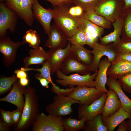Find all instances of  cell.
<instances>
[{"mask_svg":"<svg viewBox=\"0 0 131 131\" xmlns=\"http://www.w3.org/2000/svg\"><path fill=\"white\" fill-rule=\"evenodd\" d=\"M53 100L52 102L46 107L45 111L49 114L58 116L70 115L73 111L72 105L79 103L78 101L61 94H57Z\"/></svg>","mask_w":131,"mask_h":131,"instance_id":"obj_5","label":"cell"},{"mask_svg":"<svg viewBox=\"0 0 131 131\" xmlns=\"http://www.w3.org/2000/svg\"><path fill=\"white\" fill-rule=\"evenodd\" d=\"M71 54L78 61L89 66L92 63L93 56L91 51L86 49L83 46L71 45Z\"/></svg>","mask_w":131,"mask_h":131,"instance_id":"obj_24","label":"cell"},{"mask_svg":"<svg viewBox=\"0 0 131 131\" xmlns=\"http://www.w3.org/2000/svg\"><path fill=\"white\" fill-rule=\"evenodd\" d=\"M123 19L121 39L124 41H131V8H125Z\"/></svg>","mask_w":131,"mask_h":131,"instance_id":"obj_27","label":"cell"},{"mask_svg":"<svg viewBox=\"0 0 131 131\" xmlns=\"http://www.w3.org/2000/svg\"><path fill=\"white\" fill-rule=\"evenodd\" d=\"M37 0H4L6 6L14 11L18 17L29 26L34 18L33 7Z\"/></svg>","mask_w":131,"mask_h":131,"instance_id":"obj_6","label":"cell"},{"mask_svg":"<svg viewBox=\"0 0 131 131\" xmlns=\"http://www.w3.org/2000/svg\"><path fill=\"white\" fill-rule=\"evenodd\" d=\"M119 60H124L131 62V53L126 52H118L117 57L114 61Z\"/></svg>","mask_w":131,"mask_h":131,"instance_id":"obj_42","label":"cell"},{"mask_svg":"<svg viewBox=\"0 0 131 131\" xmlns=\"http://www.w3.org/2000/svg\"><path fill=\"white\" fill-rule=\"evenodd\" d=\"M131 73V62L124 60L114 62L108 68V77L118 79L120 77Z\"/></svg>","mask_w":131,"mask_h":131,"instance_id":"obj_21","label":"cell"},{"mask_svg":"<svg viewBox=\"0 0 131 131\" xmlns=\"http://www.w3.org/2000/svg\"><path fill=\"white\" fill-rule=\"evenodd\" d=\"M98 70L91 74L90 73L86 75H81L78 73L66 75L62 74L60 70L56 72V76L58 79L56 80L58 84L64 87L69 88L75 86H81L89 87H95V79Z\"/></svg>","mask_w":131,"mask_h":131,"instance_id":"obj_4","label":"cell"},{"mask_svg":"<svg viewBox=\"0 0 131 131\" xmlns=\"http://www.w3.org/2000/svg\"><path fill=\"white\" fill-rule=\"evenodd\" d=\"M35 78L39 81L41 86L46 88L49 87V84L50 83L49 81L45 78L40 76H35Z\"/></svg>","mask_w":131,"mask_h":131,"instance_id":"obj_44","label":"cell"},{"mask_svg":"<svg viewBox=\"0 0 131 131\" xmlns=\"http://www.w3.org/2000/svg\"><path fill=\"white\" fill-rule=\"evenodd\" d=\"M71 44L68 41L67 45L65 48L55 50L49 49L47 51L48 56L47 61L50 67L51 75L57 71L60 70L64 60L71 54Z\"/></svg>","mask_w":131,"mask_h":131,"instance_id":"obj_14","label":"cell"},{"mask_svg":"<svg viewBox=\"0 0 131 131\" xmlns=\"http://www.w3.org/2000/svg\"><path fill=\"white\" fill-rule=\"evenodd\" d=\"M118 79L123 90L131 94V73L121 76Z\"/></svg>","mask_w":131,"mask_h":131,"instance_id":"obj_38","label":"cell"},{"mask_svg":"<svg viewBox=\"0 0 131 131\" xmlns=\"http://www.w3.org/2000/svg\"><path fill=\"white\" fill-rule=\"evenodd\" d=\"M47 1L50 3L53 8L63 4L70 3L72 2L70 0H40Z\"/></svg>","mask_w":131,"mask_h":131,"instance_id":"obj_43","label":"cell"},{"mask_svg":"<svg viewBox=\"0 0 131 131\" xmlns=\"http://www.w3.org/2000/svg\"><path fill=\"white\" fill-rule=\"evenodd\" d=\"M72 116L63 119V125L66 131H78L83 129L86 122L83 118L77 120L72 118Z\"/></svg>","mask_w":131,"mask_h":131,"instance_id":"obj_29","label":"cell"},{"mask_svg":"<svg viewBox=\"0 0 131 131\" xmlns=\"http://www.w3.org/2000/svg\"><path fill=\"white\" fill-rule=\"evenodd\" d=\"M79 23L84 25L90 30L96 38H100L104 33V29L86 19L82 18H79Z\"/></svg>","mask_w":131,"mask_h":131,"instance_id":"obj_32","label":"cell"},{"mask_svg":"<svg viewBox=\"0 0 131 131\" xmlns=\"http://www.w3.org/2000/svg\"><path fill=\"white\" fill-rule=\"evenodd\" d=\"M23 39L33 49H38L40 46V38L36 30L30 29L27 31L24 35Z\"/></svg>","mask_w":131,"mask_h":131,"instance_id":"obj_30","label":"cell"},{"mask_svg":"<svg viewBox=\"0 0 131 131\" xmlns=\"http://www.w3.org/2000/svg\"><path fill=\"white\" fill-rule=\"evenodd\" d=\"M23 108L18 107L13 111H11L14 123L13 127L16 125L19 122L21 117Z\"/></svg>","mask_w":131,"mask_h":131,"instance_id":"obj_41","label":"cell"},{"mask_svg":"<svg viewBox=\"0 0 131 131\" xmlns=\"http://www.w3.org/2000/svg\"><path fill=\"white\" fill-rule=\"evenodd\" d=\"M0 113L1 117L0 119L2 122L9 127L13 126L14 123L11 111H6L1 109Z\"/></svg>","mask_w":131,"mask_h":131,"instance_id":"obj_40","label":"cell"},{"mask_svg":"<svg viewBox=\"0 0 131 131\" xmlns=\"http://www.w3.org/2000/svg\"><path fill=\"white\" fill-rule=\"evenodd\" d=\"M18 16L15 12L8 8L3 2H0V37H6L7 31L14 33Z\"/></svg>","mask_w":131,"mask_h":131,"instance_id":"obj_9","label":"cell"},{"mask_svg":"<svg viewBox=\"0 0 131 131\" xmlns=\"http://www.w3.org/2000/svg\"><path fill=\"white\" fill-rule=\"evenodd\" d=\"M63 118L43 113L39 114L31 127L32 131H63Z\"/></svg>","mask_w":131,"mask_h":131,"instance_id":"obj_7","label":"cell"},{"mask_svg":"<svg viewBox=\"0 0 131 131\" xmlns=\"http://www.w3.org/2000/svg\"><path fill=\"white\" fill-rule=\"evenodd\" d=\"M25 103L22 115L19 123L14 127L16 131L28 130L39 114L38 96L34 88L28 86L24 93Z\"/></svg>","mask_w":131,"mask_h":131,"instance_id":"obj_1","label":"cell"},{"mask_svg":"<svg viewBox=\"0 0 131 131\" xmlns=\"http://www.w3.org/2000/svg\"><path fill=\"white\" fill-rule=\"evenodd\" d=\"M34 18L40 23L45 33L48 36L50 33V23L54 15V9H46L43 7L37 0L33 8Z\"/></svg>","mask_w":131,"mask_h":131,"instance_id":"obj_15","label":"cell"},{"mask_svg":"<svg viewBox=\"0 0 131 131\" xmlns=\"http://www.w3.org/2000/svg\"><path fill=\"white\" fill-rule=\"evenodd\" d=\"M60 71L66 75L74 72L86 75L90 73V72L89 66L78 61L71 54L64 60Z\"/></svg>","mask_w":131,"mask_h":131,"instance_id":"obj_16","label":"cell"},{"mask_svg":"<svg viewBox=\"0 0 131 131\" xmlns=\"http://www.w3.org/2000/svg\"><path fill=\"white\" fill-rule=\"evenodd\" d=\"M69 4L64 3L53 8L54 11L53 19L54 23L69 38L77 29L79 24V18L72 16L68 13Z\"/></svg>","mask_w":131,"mask_h":131,"instance_id":"obj_2","label":"cell"},{"mask_svg":"<svg viewBox=\"0 0 131 131\" xmlns=\"http://www.w3.org/2000/svg\"><path fill=\"white\" fill-rule=\"evenodd\" d=\"M45 44V46L52 50L66 48L69 38L55 23L51 25L50 33Z\"/></svg>","mask_w":131,"mask_h":131,"instance_id":"obj_13","label":"cell"},{"mask_svg":"<svg viewBox=\"0 0 131 131\" xmlns=\"http://www.w3.org/2000/svg\"><path fill=\"white\" fill-rule=\"evenodd\" d=\"M29 56L23 59L25 67L28 68L32 65H42L47 61L48 56L41 47L37 49H31L29 52Z\"/></svg>","mask_w":131,"mask_h":131,"instance_id":"obj_22","label":"cell"},{"mask_svg":"<svg viewBox=\"0 0 131 131\" xmlns=\"http://www.w3.org/2000/svg\"><path fill=\"white\" fill-rule=\"evenodd\" d=\"M73 3L81 7L85 12L94 10L100 0H70Z\"/></svg>","mask_w":131,"mask_h":131,"instance_id":"obj_35","label":"cell"},{"mask_svg":"<svg viewBox=\"0 0 131 131\" xmlns=\"http://www.w3.org/2000/svg\"><path fill=\"white\" fill-rule=\"evenodd\" d=\"M127 122L124 120L119 124L116 131H127Z\"/></svg>","mask_w":131,"mask_h":131,"instance_id":"obj_46","label":"cell"},{"mask_svg":"<svg viewBox=\"0 0 131 131\" xmlns=\"http://www.w3.org/2000/svg\"><path fill=\"white\" fill-rule=\"evenodd\" d=\"M42 67L40 68L34 69L28 67H22L20 69L25 72L30 70H33L38 72L40 74H37L35 76H40L45 78L50 82L52 87L57 86L53 82L51 76L50 69L49 64L47 61L42 65Z\"/></svg>","mask_w":131,"mask_h":131,"instance_id":"obj_31","label":"cell"},{"mask_svg":"<svg viewBox=\"0 0 131 131\" xmlns=\"http://www.w3.org/2000/svg\"><path fill=\"white\" fill-rule=\"evenodd\" d=\"M14 73L16 74V76L18 79H19L25 78H27V75L26 72L21 69L15 70Z\"/></svg>","mask_w":131,"mask_h":131,"instance_id":"obj_45","label":"cell"},{"mask_svg":"<svg viewBox=\"0 0 131 131\" xmlns=\"http://www.w3.org/2000/svg\"><path fill=\"white\" fill-rule=\"evenodd\" d=\"M127 122L128 126L127 131H131V118Z\"/></svg>","mask_w":131,"mask_h":131,"instance_id":"obj_50","label":"cell"},{"mask_svg":"<svg viewBox=\"0 0 131 131\" xmlns=\"http://www.w3.org/2000/svg\"><path fill=\"white\" fill-rule=\"evenodd\" d=\"M111 63L107 57L101 60L98 64V71L95 80V87L107 93L108 90L106 88L107 78V72Z\"/></svg>","mask_w":131,"mask_h":131,"instance_id":"obj_20","label":"cell"},{"mask_svg":"<svg viewBox=\"0 0 131 131\" xmlns=\"http://www.w3.org/2000/svg\"><path fill=\"white\" fill-rule=\"evenodd\" d=\"M81 18L86 19L104 29H110L112 27L111 22L98 14L94 10L85 12Z\"/></svg>","mask_w":131,"mask_h":131,"instance_id":"obj_26","label":"cell"},{"mask_svg":"<svg viewBox=\"0 0 131 131\" xmlns=\"http://www.w3.org/2000/svg\"><path fill=\"white\" fill-rule=\"evenodd\" d=\"M103 92L95 87L78 86L67 96L78 101L79 105L87 106L99 98Z\"/></svg>","mask_w":131,"mask_h":131,"instance_id":"obj_8","label":"cell"},{"mask_svg":"<svg viewBox=\"0 0 131 131\" xmlns=\"http://www.w3.org/2000/svg\"><path fill=\"white\" fill-rule=\"evenodd\" d=\"M106 84L109 89L114 90L121 102V107L125 111L131 114V99L125 94L119 80L108 77Z\"/></svg>","mask_w":131,"mask_h":131,"instance_id":"obj_18","label":"cell"},{"mask_svg":"<svg viewBox=\"0 0 131 131\" xmlns=\"http://www.w3.org/2000/svg\"><path fill=\"white\" fill-rule=\"evenodd\" d=\"M102 109V119L109 116L115 113L121 106L118 96L113 90L109 89Z\"/></svg>","mask_w":131,"mask_h":131,"instance_id":"obj_19","label":"cell"},{"mask_svg":"<svg viewBox=\"0 0 131 131\" xmlns=\"http://www.w3.org/2000/svg\"><path fill=\"white\" fill-rule=\"evenodd\" d=\"M68 12L72 16L78 18H81L85 12L81 7L72 2L68 4Z\"/></svg>","mask_w":131,"mask_h":131,"instance_id":"obj_39","label":"cell"},{"mask_svg":"<svg viewBox=\"0 0 131 131\" xmlns=\"http://www.w3.org/2000/svg\"><path fill=\"white\" fill-rule=\"evenodd\" d=\"M91 52L93 55V59L89 66L90 72H93L98 70V64L102 57H106L111 63L115 60L118 54L111 44L104 45L98 42L95 44Z\"/></svg>","mask_w":131,"mask_h":131,"instance_id":"obj_11","label":"cell"},{"mask_svg":"<svg viewBox=\"0 0 131 131\" xmlns=\"http://www.w3.org/2000/svg\"><path fill=\"white\" fill-rule=\"evenodd\" d=\"M124 2L125 8H131V0H123Z\"/></svg>","mask_w":131,"mask_h":131,"instance_id":"obj_49","label":"cell"},{"mask_svg":"<svg viewBox=\"0 0 131 131\" xmlns=\"http://www.w3.org/2000/svg\"><path fill=\"white\" fill-rule=\"evenodd\" d=\"M131 118V114L124 110L121 107L113 114L102 119L104 124L108 131H113L116 127L123 121Z\"/></svg>","mask_w":131,"mask_h":131,"instance_id":"obj_23","label":"cell"},{"mask_svg":"<svg viewBox=\"0 0 131 131\" xmlns=\"http://www.w3.org/2000/svg\"><path fill=\"white\" fill-rule=\"evenodd\" d=\"M77 28L84 33L87 38L86 44L90 48L93 49L95 44L98 42V38H96L92 33L87 27L79 23Z\"/></svg>","mask_w":131,"mask_h":131,"instance_id":"obj_36","label":"cell"},{"mask_svg":"<svg viewBox=\"0 0 131 131\" xmlns=\"http://www.w3.org/2000/svg\"><path fill=\"white\" fill-rule=\"evenodd\" d=\"M19 82L22 86L25 87L29 83V80L27 78H25L19 79Z\"/></svg>","mask_w":131,"mask_h":131,"instance_id":"obj_48","label":"cell"},{"mask_svg":"<svg viewBox=\"0 0 131 131\" xmlns=\"http://www.w3.org/2000/svg\"><path fill=\"white\" fill-rule=\"evenodd\" d=\"M112 24L114 29L113 31L100 38V44L106 45L111 42L117 43L120 41L123 25V18L117 20Z\"/></svg>","mask_w":131,"mask_h":131,"instance_id":"obj_25","label":"cell"},{"mask_svg":"<svg viewBox=\"0 0 131 131\" xmlns=\"http://www.w3.org/2000/svg\"><path fill=\"white\" fill-rule=\"evenodd\" d=\"M10 127L4 123L0 119V131H8L10 130Z\"/></svg>","mask_w":131,"mask_h":131,"instance_id":"obj_47","label":"cell"},{"mask_svg":"<svg viewBox=\"0 0 131 131\" xmlns=\"http://www.w3.org/2000/svg\"><path fill=\"white\" fill-rule=\"evenodd\" d=\"M84 131H108L107 128L102 122L101 114L85 122L83 129Z\"/></svg>","mask_w":131,"mask_h":131,"instance_id":"obj_28","label":"cell"},{"mask_svg":"<svg viewBox=\"0 0 131 131\" xmlns=\"http://www.w3.org/2000/svg\"><path fill=\"white\" fill-rule=\"evenodd\" d=\"M124 9L123 0H100L94 10L112 23L123 18Z\"/></svg>","mask_w":131,"mask_h":131,"instance_id":"obj_3","label":"cell"},{"mask_svg":"<svg viewBox=\"0 0 131 131\" xmlns=\"http://www.w3.org/2000/svg\"><path fill=\"white\" fill-rule=\"evenodd\" d=\"M71 44L74 45L83 46L87 43V38L84 33L77 28L70 38L68 39Z\"/></svg>","mask_w":131,"mask_h":131,"instance_id":"obj_34","label":"cell"},{"mask_svg":"<svg viewBox=\"0 0 131 131\" xmlns=\"http://www.w3.org/2000/svg\"><path fill=\"white\" fill-rule=\"evenodd\" d=\"M26 43L22 41H13L8 36L0 39V52L2 54V62L6 67H8L15 62L18 48Z\"/></svg>","mask_w":131,"mask_h":131,"instance_id":"obj_10","label":"cell"},{"mask_svg":"<svg viewBox=\"0 0 131 131\" xmlns=\"http://www.w3.org/2000/svg\"><path fill=\"white\" fill-rule=\"evenodd\" d=\"M26 88L21 85L19 82L17 81L13 84L9 93L5 97L0 98V101L9 102L14 105L17 108H23L25 100L23 95Z\"/></svg>","mask_w":131,"mask_h":131,"instance_id":"obj_17","label":"cell"},{"mask_svg":"<svg viewBox=\"0 0 131 131\" xmlns=\"http://www.w3.org/2000/svg\"><path fill=\"white\" fill-rule=\"evenodd\" d=\"M117 52H126L131 53V41H124L121 39L119 42L111 44Z\"/></svg>","mask_w":131,"mask_h":131,"instance_id":"obj_37","label":"cell"},{"mask_svg":"<svg viewBox=\"0 0 131 131\" xmlns=\"http://www.w3.org/2000/svg\"><path fill=\"white\" fill-rule=\"evenodd\" d=\"M107 96V93L103 92L99 98L87 106L79 105L78 111L79 119L84 118L86 121L101 114Z\"/></svg>","mask_w":131,"mask_h":131,"instance_id":"obj_12","label":"cell"},{"mask_svg":"<svg viewBox=\"0 0 131 131\" xmlns=\"http://www.w3.org/2000/svg\"><path fill=\"white\" fill-rule=\"evenodd\" d=\"M16 75L9 77H2L0 79V95L3 94L11 89L12 85L17 81Z\"/></svg>","mask_w":131,"mask_h":131,"instance_id":"obj_33","label":"cell"}]
</instances>
